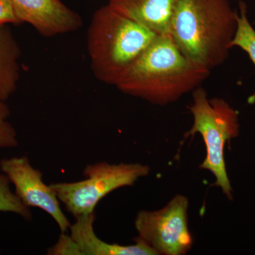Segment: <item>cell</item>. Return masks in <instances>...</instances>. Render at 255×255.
I'll list each match as a JSON object with an SVG mask.
<instances>
[{
  "label": "cell",
  "mask_w": 255,
  "mask_h": 255,
  "mask_svg": "<svg viewBox=\"0 0 255 255\" xmlns=\"http://www.w3.org/2000/svg\"><path fill=\"white\" fill-rule=\"evenodd\" d=\"M210 73L187 58L170 34L157 35L116 87L152 105L165 106L200 87Z\"/></svg>",
  "instance_id": "1"
},
{
  "label": "cell",
  "mask_w": 255,
  "mask_h": 255,
  "mask_svg": "<svg viewBox=\"0 0 255 255\" xmlns=\"http://www.w3.org/2000/svg\"><path fill=\"white\" fill-rule=\"evenodd\" d=\"M237 26L228 0H177L170 35L187 58L211 70L227 59Z\"/></svg>",
  "instance_id": "2"
},
{
  "label": "cell",
  "mask_w": 255,
  "mask_h": 255,
  "mask_svg": "<svg viewBox=\"0 0 255 255\" xmlns=\"http://www.w3.org/2000/svg\"><path fill=\"white\" fill-rule=\"evenodd\" d=\"M157 36L109 5L102 6L94 14L87 34L94 75L101 82L116 86Z\"/></svg>",
  "instance_id": "3"
},
{
  "label": "cell",
  "mask_w": 255,
  "mask_h": 255,
  "mask_svg": "<svg viewBox=\"0 0 255 255\" xmlns=\"http://www.w3.org/2000/svg\"><path fill=\"white\" fill-rule=\"evenodd\" d=\"M192 92L189 110L193 116V125L184 134V140L196 134L202 137L206 155L200 168L211 172L216 178L215 185L232 200L233 189L226 170L224 149L227 142L239 135V114L223 99H209L201 86Z\"/></svg>",
  "instance_id": "4"
},
{
  "label": "cell",
  "mask_w": 255,
  "mask_h": 255,
  "mask_svg": "<svg viewBox=\"0 0 255 255\" xmlns=\"http://www.w3.org/2000/svg\"><path fill=\"white\" fill-rule=\"evenodd\" d=\"M149 166L140 163L88 164L83 171L85 179L50 184L67 211L77 218L94 214L97 204L112 191L130 187L150 173Z\"/></svg>",
  "instance_id": "5"
},
{
  "label": "cell",
  "mask_w": 255,
  "mask_h": 255,
  "mask_svg": "<svg viewBox=\"0 0 255 255\" xmlns=\"http://www.w3.org/2000/svg\"><path fill=\"white\" fill-rule=\"evenodd\" d=\"M188 209L187 197L178 194L161 209L139 211L134 223L137 238L147 243L157 255L187 254L193 246Z\"/></svg>",
  "instance_id": "6"
},
{
  "label": "cell",
  "mask_w": 255,
  "mask_h": 255,
  "mask_svg": "<svg viewBox=\"0 0 255 255\" xmlns=\"http://www.w3.org/2000/svg\"><path fill=\"white\" fill-rule=\"evenodd\" d=\"M0 170L9 178L14 192L28 208L45 211L58 225L61 233H67L71 223L64 214L60 201L51 186L43 180V173L32 166L27 156L3 158Z\"/></svg>",
  "instance_id": "7"
},
{
  "label": "cell",
  "mask_w": 255,
  "mask_h": 255,
  "mask_svg": "<svg viewBox=\"0 0 255 255\" xmlns=\"http://www.w3.org/2000/svg\"><path fill=\"white\" fill-rule=\"evenodd\" d=\"M18 22L29 23L43 36L76 31L82 18L60 0H10Z\"/></svg>",
  "instance_id": "8"
},
{
  "label": "cell",
  "mask_w": 255,
  "mask_h": 255,
  "mask_svg": "<svg viewBox=\"0 0 255 255\" xmlns=\"http://www.w3.org/2000/svg\"><path fill=\"white\" fill-rule=\"evenodd\" d=\"M177 0H110L109 6L157 35L170 34Z\"/></svg>",
  "instance_id": "9"
},
{
  "label": "cell",
  "mask_w": 255,
  "mask_h": 255,
  "mask_svg": "<svg viewBox=\"0 0 255 255\" xmlns=\"http://www.w3.org/2000/svg\"><path fill=\"white\" fill-rule=\"evenodd\" d=\"M95 214L75 218L70 227V236L78 245L82 255H157L147 243L136 238L130 246L111 244L101 240L94 229Z\"/></svg>",
  "instance_id": "10"
},
{
  "label": "cell",
  "mask_w": 255,
  "mask_h": 255,
  "mask_svg": "<svg viewBox=\"0 0 255 255\" xmlns=\"http://www.w3.org/2000/svg\"><path fill=\"white\" fill-rule=\"evenodd\" d=\"M20 50L8 24L0 25V100L6 102L17 87Z\"/></svg>",
  "instance_id": "11"
},
{
  "label": "cell",
  "mask_w": 255,
  "mask_h": 255,
  "mask_svg": "<svg viewBox=\"0 0 255 255\" xmlns=\"http://www.w3.org/2000/svg\"><path fill=\"white\" fill-rule=\"evenodd\" d=\"M247 13L246 4L241 1L237 11V30L231 47H239L246 51L255 65V29L250 22Z\"/></svg>",
  "instance_id": "12"
},
{
  "label": "cell",
  "mask_w": 255,
  "mask_h": 255,
  "mask_svg": "<svg viewBox=\"0 0 255 255\" xmlns=\"http://www.w3.org/2000/svg\"><path fill=\"white\" fill-rule=\"evenodd\" d=\"M6 174L0 172V212L12 213L26 221H31V209L21 202L14 191Z\"/></svg>",
  "instance_id": "13"
},
{
  "label": "cell",
  "mask_w": 255,
  "mask_h": 255,
  "mask_svg": "<svg viewBox=\"0 0 255 255\" xmlns=\"http://www.w3.org/2000/svg\"><path fill=\"white\" fill-rule=\"evenodd\" d=\"M10 114L6 102L0 100V150L14 148L18 145L17 133L8 120Z\"/></svg>",
  "instance_id": "14"
},
{
  "label": "cell",
  "mask_w": 255,
  "mask_h": 255,
  "mask_svg": "<svg viewBox=\"0 0 255 255\" xmlns=\"http://www.w3.org/2000/svg\"><path fill=\"white\" fill-rule=\"evenodd\" d=\"M62 233L58 243L49 248L48 254L50 255H82L80 248L70 235Z\"/></svg>",
  "instance_id": "15"
},
{
  "label": "cell",
  "mask_w": 255,
  "mask_h": 255,
  "mask_svg": "<svg viewBox=\"0 0 255 255\" xmlns=\"http://www.w3.org/2000/svg\"><path fill=\"white\" fill-rule=\"evenodd\" d=\"M18 23L10 0H0V25Z\"/></svg>",
  "instance_id": "16"
}]
</instances>
